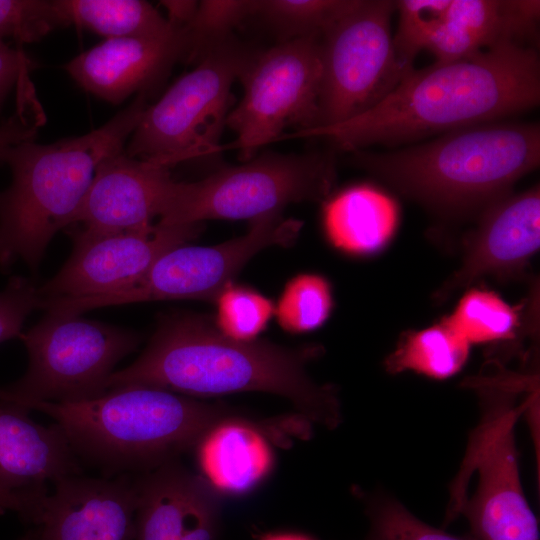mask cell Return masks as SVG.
Segmentation results:
<instances>
[{"instance_id":"obj_39","label":"cell","mask_w":540,"mask_h":540,"mask_svg":"<svg viewBox=\"0 0 540 540\" xmlns=\"http://www.w3.org/2000/svg\"><path fill=\"white\" fill-rule=\"evenodd\" d=\"M19 540H37L36 529L29 530L25 535H23Z\"/></svg>"},{"instance_id":"obj_34","label":"cell","mask_w":540,"mask_h":540,"mask_svg":"<svg viewBox=\"0 0 540 540\" xmlns=\"http://www.w3.org/2000/svg\"><path fill=\"white\" fill-rule=\"evenodd\" d=\"M33 93L17 95L15 113L0 123V152L11 145L34 140L43 124L44 112Z\"/></svg>"},{"instance_id":"obj_24","label":"cell","mask_w":540,"mask_h":540,"mask_svg":"<svg viewBox=\"0 0 540 540\" xmlns=\"http://www.w3.org/2000/svg\"><path fill=\"white\" fill-rule=\"evenodd\" d=\"M63 27L77 25L106 39L158 35L171 24L142 0H55Z\"/></svg>"},{"instance_id":"obj_22","label":"cell","mask_w":540,"mask_h":540,"mask_svg":"<svg viewBox=\"0 0 540 540\" xmlns=\"http://www.w3.org/2000/svg\"><path fill=\"white\" fill-rule=\"evenodd\" d=\"M398 222L396 201L368 184L347 187L327 197L322 207V226L328 242L354 256H367L383 249Z\"/></svg>"},{"instance_id":"obj_1","label":"cell","mask_w":540,"mask_h":540,"mask_svg":"<svg viewBox=\"0 0 540 540\" xmlns=\"http://www.w3.org/2000/svg\"><path fill=\"white\" fill-rule=\"evenodd\" d=\"M322 352L319 345L233 340L208 316L171 311L159 316L142 354L111 374L107 389L143 386L201 398L267 392L289 400L308 421L333 429L341 422L337 391L316 383L306 370Z\"/></svg>"},{"instance_id":"obj_15","label":"cell","mask_w":540,"mask_h":540,"mask_svg":"<svg viewBox=\"0 0 540 540\" xmlns=\"http://www.w3.org/2000/svg\"><path fill=\"white\" fill-rule=\"evenodd\" d=\"M540 245V191L507 194L487 206L467 236L459 269L435 293L444 301L485 276L519 275Z\"/></svg>"},{"instance_id":"obj_17","label":"cell","mask_w":540,"mask_h":540,"mask_svg":"<svg viewBox=\"0 0 540 540\" xmlns=\"http://www.w3.org/2000/svg\"><path fill=\"white\" fill-rule=\"evenodd\" d=\"M133 483L134 540H218L221 496L202 476L174 460Z\"/></svg>"},{"instance_id":"obj_32","label":"cell","mask_w":540,"mask_h":540,"mask_svg":"<svg viewBox=\"0 0 540 540\" xmlns=\"http://www.w3.org/2000/svg\"><path fill=\"white\" fill-rule=\"evenodd\" d=\"M58 27L63 23L54 0H0V43L36 42Z\"/></svg>"},{"instance_id":"obj_30","label":"cell","mask_w":540,"mask_h":540,"mask_svg":"<svg viewBox=\"0 0 540 540\" xmlns=\"http://www.w3.org/2000/svg\"><path fill=\"white\" fill-rule=\"evenodd\" d=\"M255 0H203L186 26L190 41L189 60L199 59L214 44L230 37L231 30L254 16Z\"/></svg>"},{"instance_id":"obj_10","label":"cell","mask_w":540,"mask_h":540,"mask_svg":"<svg viewBox=\"0 0 540 540\" xmlns=\"http://www.w3.org/2000/svg\"><path fill=\"white\" fill-rule=\"evenodd\" d=\"M395 11V1L359 0L320 37L322 74L315 127L338 124L370 110L409 73L394 47Z\"/></svg>"},{"instance_id":"obj_29","label":"cell","mask_w":540,"mask_h":540,"mask_svg":"<svg viewBox=\"0 0 540 540\" xmlns=\"http://www.w3.org/2000/svg\"><path fill=\"white\" fill-rule=\"evenodd\" d=\"M367 514L370 529L365 540H477L471 533L456 536L432 527L386 496L372 499Z\"/></svg>"},{"instance_id":"obj_8","label":"cell","mask_w":540,"mask_h":540,"mask_svg":"<svg viewBox=\"0 0 540 540\" xmlns=\"http://www.w3.org/2000/svg\"><path fill=\"white\" fill-rule=\"evenodd\" d=\"M334 181V165L326 156L265 153L199 181L174 180L158 222L251 221L292 203L325 200Z\"/></svg>"},{"instance_id":"obj_28","label":"cell","mask_w":540,"mask_h":540,"mask_svg":"<svg viewBox=\"0 0 540 540\" xmlns=\"http://www.w3.org/2000/svg\"><path fill=\"white\" fill-rule=\"evenodd\" d=\"M214 324L225 336L253 341L274 315V304L255 289L231 283L216 298Z\"/></svg>"},{"instance_id":"obj_36","label":"cell","mask_w":540,"mask_h":540,"mask_svg":"<svg viewBox=\"0 0 540 540\" xmlns=\"http://www.w3.org/2000/svg\"><path fill=\"white\" fill-rule=\"evenodd\" d=\"M160 5L167 12L166 19L173 25L185 27L192 20L198 7L194 0H164Z\"/></svg>"},{"instance_id":"obj_16","label":"cell","mask_w":540,"mask_h":540,"mask_svg":"<svg viewBox=\"0 0 540 540\" xmlns=\"http://www.w3.org/2000/svg\"><path fill=\"white\" fill-rule=\"evenodd\" d=\"M33 524L37 540H134L133 479L72 475L54 483Z\"/></svg>"},{"instance_id":"obj_19","label":"cell","mask_w":540,"mask_h":540,"mask_svg":"<svg viewBox=\"0 0 540 540\" xmlns=\"http://www.w3.org/2000/svg\"><path fill=\"white\" fill-rule=\"evenodd\" d=\"M173 181L169 168L116 152L96 168L72 225L99 233L148 227L161 216Z\"/></svg>"},{"instance_id":"obj_23","label":"cell","mask_w":540,"mask_h":540,"mask_svg":"<svg viewBox=\"0 0 540 540\" xmlns=\"http://www.w3.org/2000/svg\"><path fill=\"white\" fill-rule=\"evenodd\" d=\"M469 351V342L444 317L425 329L402 334L384 365L391 374L413 371L434 379H446L462 369Z\"/></svg>"},{"instance_id":"obj_11","label":"cell","mask_w":540,"mask_h":540,"mask_svg":"<svg viewBox=\"0 0 540 540\" xmlns=\"http://www.w3.org/2000/svg\"><path fill=\"white\" fill-rule=\"evenodd\" d=\"M321 74L320 37L286 40L254 52L239 77L243 97L226 119L237 136L229 148L248 161L259 148L278 141L285 129L315 127Z\"/></svg>"},{"instance_id":"obj_37","label":"cell","mask_w":540,"mask_h":540,"mask_svg":"<svg viewBox=\"0 0 540 540\" xmlns=\"http://www.w3.org/2000/svg\"><path fill=\"white\" fill-rule=\"evenodd\" d=\"M5 511L16 512L22 519H25L29 512L27 505L22 501L0 493V512Z\"/></svg>"},{"instance_id":"obj_6","label":"cell","mask_w":540,"mask_h":540,"mask_svg":"<svg viewBox=\"0 0 540 540\" xmlns=\"http://www.w3.org/2000/svg\"><path fill=\"white\" fill-rule=\"evenodd\" d=\"M468 385L479 394L483 416L452 485L449 510L459 506L457 516L464 514L477 540H539L538 522L521 486L514 439L515 423L532 398L517 400L529 386L507 373L480 374Z\"/></svg>"},{"instance_id":"obj_13","label":"cell","mask_w":540,"mask_h":540,"mask_svg":"<svg viewBox=\"0 0 540 540\" xmlns=\"http://www.w3.org/2000/svg\"><path fill=\"white\" fill-rule=\"evenodd\" d=\"M202 223L99 233L72 226L70 257L38 287L41 299H80L119 291L142 277L166 252L194 240Z\"/></svg>"},{"instance_id":"obj_5","label":"cell","mask_w":540,"mask_h":540,"mask_svg":"<svg viewBox=\"0 0 540 540\" xmlns=\"http://www.w3.org/2000/svg\"><path fill=\"white\" fill-rule=\"evenodd\" d=\"M28 409L50 416L79 460L121 475L176 460L215 423L236 413L220 402L143 386L115 388L78 402H38Z\"/></svg>"},{"instance_id":"obj_26","label":"cell","mask_w":540,"mask_h":540,"mask_svg":"<svg viewBox=\"0 0 540 540\" xmlns=\"http://www.w3.org/2000/svg\"><path fill=\"white\" fill-rule=\"evenodd\" d=\"M359 0H255L254 16L261 17L283 41L321 37Z\"/></svg>"},{"instance_id":"obj_27","label":"cell","mask_w":540,"mask_h":540,"mask_svg":"<svg viewBox=\"0 0 540 540\" xmlns=\"http://www.w3.org/2000/svg\"><path fill=\"white\" fill-rule=\"evenodd\" d=\"M332 308L329 281L318 274L302 273L287 282L274 306V315L284 331L301 334L323 325Z\"/></svg>"},{"instance_id":"obj_25","label":"cell","mask_w":540,"mask_h":540,"mask_svg":"<svg viewBox=\"0 0 540 540\" xmlns=\"http://www.w3.org/2000/svg\"><path fill=\"white\" fill-rule=\"evenodd\" d=\"M445 319L469 344L510 341L520 330L518 309L479 289L467 292Z\"/></svg>"},{"instance_id":"obj_31","label":"cell","mask_w":540,"mask_h":540,"mask_svg":"<svg viewBox=\"0 0 540 540\" xmlns=\"http://www.w3.org/2000/svg\"><path fill=\"white\" fill-rule=\"evenodd\" d=\"M446 0H400L395 1L398 26L393 35L397 58L402 67L410 72L417 54L436 28Z\"/></svg>"},{"instance_id":"obj_18","label":"cell","mask_w":540,"mask_h":540,"mask_svg":"<svg viewBox=\"0 0 540 540\" xmlns=\"http://www.w3.org/2000/svg\"><path fill=\"white\" fill-rule=\"evenodd\" d=\"M28 409L0 400V493L22 501L33 523L47 484L80 475V460L57 424L43 426Z\"/></svg>"},{"instance_id":"obj_21","label":"cell","mask_w":540,"mask_h":540,"mask_svg":"<svg viewBox=\"0 0 540 540\" xmlns=\"http://www.w3.org/2000/svg\"><path fill=\"white\" fill-rule=\"evenodd\" d=\"M203 479L219 494L243 495L271 473L275 457L262 427L241 415L215 423L194 447Z\"/></svg>"},{"instance_id":"obj_12","label":"cell","mask_w":540,"mask_h":540,"mask_svg":"<svg viewBox=\"0 0 540 540\" xmlns=\"http://www.w3.org/2000/svg\"><path fill=\"white\" fill-rule=\"evenodd\" d=\"M303 222L270 213L250 221L244 235L213 246L181 245L162 255L129 286L106 295L74 300L85 311L145 301L195 299L215 301L238 272L260 251L287 247L298 238Z\"/></svg>"},{"instance_id":"obj_4","label":"cell","mask_w":540,"mask_h":540,"mask_svg":"<svg viewBox=\"0 0 540 540\" xmlns=\"http://www.w3.org/2000/svg\"><path fill=\"white\" fill-rule=\"evenodd\" d=\"M145 94L100 128L85 135L38 144L28 140L0 152L11 183L0 190V267L24 261L38 268L55 234L73 222L106 157L125 149L146 108Z\"/></svg>"},{"instance_id":"obj_35","label":"cell","mask_w":540,"mask_h":540,"mask_svg":"<svg viewBox=\"0 0 540 540\" xmlns=\"http://www.w3.org/2000/svg\"><path fill=\"white\" fill-rule=\"evenodd\" d=\"M34 63L19 47L0 43V113L14 88L29 82V72Z\"/></svg>"},{"instance_id":"obj_9","label":"cell","mask_w":540,"mask_h":540,"mask_svg":"<svg viewBox=\"0 0 540 540\" xmlns=\"http://www.w3.org/2000/svg\"><path fill=\"white\" fill-rule=\"evenodd\" d=\"M19 338L28 352L27 371L0 389V400L26 409L103 395L115 365L141 342L140 334L127 328L51 313Z\"/></svg>"},{"instance_id":"obj_33","label":"cell","mask_w":540,"mask_h":540,"mask_svg":"<svg viewBox=\"0 0 540 540\" xmlns=\"http://www.w3.org/2000/svg\"><path fill=\"white\" fill-rule=\"evenodd\" d=\"M38 286L24 277H13L0 291V343L19 337L27 316L40 309Z\"/></svg>"},{"instance_id":"obj_14","label":"cell","mask_w":540,"mask_h":540,"mask_svg":"<svg viewBox=\"0 0 540 540\" xmlns=\"http://www.w3.org/2000/svg\"><path fill=\"white\" fill-rule=\"evenodd\" d=\"M190 55L186 26L173 25L158 35L106 39L74 57L64 69L85 91L120 104L134 93L147 95Z\"/></svg>"},{"instance_id":"obj_3","label":"cell","mask_w":540,"mask_h":540,"mask_svg":"<svg viewBox=\"0 0 540 540\" xmlns=\"http://www.w3.org/2000/svg\"><path fill=\"white\" fill-rule=\"evenodd\" d=\"M356 163L445 217L481 213L538 167V124L490 122L385 153L357 151Z\"/></svg>"},{"instance_id":"obj_38","label":"cell","mask_w":540,"mask_h":540,"mask_svg":"<svg viewBox=\"0 0 540 540\" xmlns=\"http://www.w3.org/2000/svg\"><path fill=\"white\" fill-rule=\"evenodd\" d=\"M260 540H315L309 536L298 534V533H290V532H277V533H269L260 538Z\"/></svg>"},{"instance_id":"obj_2","label":"cell","mask_w":540,"mask_h":540,"mask_svg":"<svg viewBox=\"0 0 540 540\" xmlns=\"http://www.w3.org/2000/svg\"><path fill=\"white\" fill-rule=\"evenodd\" d=\"M540 61L534 47L503 44L409 72L380 103L347 121L282 137L326 138L344 150L400 144L496 122L535 107Z\"/></svg>"},{"instance_id":"obj_7","label":"cell","mask_w":540,"mask_h":540,"mask_svg":"<svg viewBox=\"0 0 540 540\" xmlns=\"http://www.w3.org/2000/svg\"><path fill=\"white\" fill-rule=\"evenodd\" d=\"M252 55L230 37L207 49L194 69L146 106L125 152L167 168L220 152L231 87Z\"/></svg>"},{"instance_id":"obj_20","label":"cell","mask_w":540,"mask_h":540,"mask_svg":"<svg viewBox=\"0 0 540 540\" xmlns=\"http://www.w3.org/2000/svg\"><path fill=\"white\" fill-rule=\"evenodd\" d=\"M540 3L534 0H446L425 49L450 62L535 37Z\"/></svg>"}]
</instances>
